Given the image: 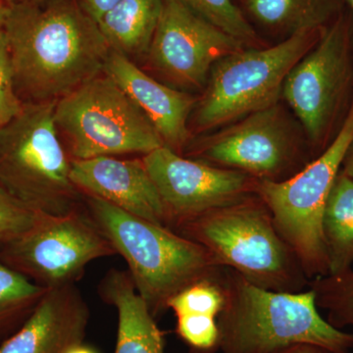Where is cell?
Wrapping results in <instances>:
<instances>
[{"instance_id": "obj_1", "label": "cell", "mask_w": 353, "mask_h": 353, "mask_svg": "<svg viewBox=\"0 0 353 353\" xmlns=\"http://www.w3.org/2000/svg\"><path fill=\"white\" fill-rule=\"evenodd\" d=\"M3 31L23 103L62 99L103 74L111 51L77 0L8 4Z\"/></svg>"}, {"instance_id": "obj_2", "label": "cell", "mask_w": 353, "mask_h": 353, "mask_svg": "<svg viewBox=\"0 0 353 353\" xmlns=\"http://www.w3.org/2000/svg\"><path fill=\"white\" fill-rule=\"evenodd\" d=\"M225 303L217 317L222 353H273L312 343L334 353H352L353 334L334 328L320 315L314 292H275L225 267Z\"/></svg>"}, {"instance_id": "obj_3", "label": "cell", "mask_w": 353, "mask_h": 353, "mask_svg": "<svg viewBox=\"0 0 353 353\" xmlns=\"http://www.w3.org/2000/svg\"><path fill=\"white\" fill-rule=\"evenodd\" d=\"M87 210L102 234L126 260L139 296L153 317L168 309V301L185 288L220 277L223 269L201 245L116 208L85 196Z\"/></svg>"}, {"instance_id": "obj_4", "label": "cell", "mask_w": 353, "mask_h": 353, "mask_svg": "<svg viewBox=\"0 0 353 353\" xmlns=\"http://www.w3.org/2000/svg\"><path fill=\"white\" fill-rule=\"evenodd\" d=\"M170 229L203 246L218 265L253 285L284 292L308 287L299 259L257 194L178 221Z\"/></svg>"}, {"instance_id": "obj_5", "label": "cell", "mask_w": 353, "mask_h": 353, "mask_svg": "<svg viewBox=\"0 0 353 353\" xmlns=\"http://www.w3.org/2000/svg\"><path fill=\"white\" fill-rule=\"evenodd\" d=\"M57 101L26 102L0 127V185L34 212L64 215L83 196L70 179L71 157L55 123Z\"/></svg>"}, {"instance_id": "obj_6", "label": "cell", "mask_w": 353, "mask_h": 353, "mask_svg": "<svg viewBox=\"0 0 353 353\" xmlns=\"http://www.w3.org/2000/svg\"><path fill=\"white\" fill-rule=\"evenodd\" d=\"M352 146L353 101L329 145L301 171L279 182L257 181L255 194L270 210L276 229L308 279L329 274L323 215L334 181Z\"/></svg>"}, {"instance_id": "obj_7", "label": "cell", "mask_w": 353, "mask_h": 353, "mask_svg": "<svg viewBox=\"0 0 353 353\" xmlns=\"http://www.w3.org/2000/svg\"><path fill=\"white\" fill-rule=\"evenodd\" d=\"M323 31L297 32L271 48H245L219 60L197 99L194 127L210 131L277 104L288 74Z\"/></svg>"}, {"instance_id": "obj_8", "label": "cell", "mask_w": 353, "mask_h": 353, "mask_svg": "<svg viewBox=\"0 0 353 353\" xmlns=\"http://www.w3.org/2000/svg\"><path fill=\"white\" fill-rule=\"evenodd\" d=\"M54 118L72 160L143 157L164 146L145 113L104 73L58 99Z\"/></svg>"}, {"instance_id": "obj_9", "label": "cell", "mask_w": 353, "mask_h": 353, "mask_svg": "<svg viewBox=\"0 0 353 353\" xmlns=\"http://www.w3.org/2000/svg\"><path fill=\"white\" fill-rule=\"evenodd\" d=\"M116 254L90 214L39 213L27 232L0 250V261L46 289L75 284L90 262Z\"/></svg>"}, {"instance_id": "obj_10", "label": "cell", "mask_w": 353, "mask_h": 353, "mask_svg": "<svg viewBox=\"0 0 353 353\" xmlns=\"http://www.w3.org/2000/svg\"><path fill=\"white\" fill-rule=\"evenodd\" d=\"M352 46L350 22L339 16L292 67L283 85L282 99L301 121L311 143L323 150L352 90Z\"/></svg>"}, {"instance_id": "obj_11", "label": "cell", "mask_w": 353, "mask_h": 353, "mask_svg": "<svg viewBox=\"0 0 353 353\" xmlns=\"http://www.w3.org/2000/svg\"><path fill=\"white\" fill-rule=\"evenodd\" d=\"M187 157L279 182L301 171V155L279 104L236 121L187 148Z\"/></svg>"}, {"instance_id": "obj_12", "label": "cell", "mask_w": 353, "mask_h": 353, "mask_svg": "<svg viewBox=\"0 0 353 353\" xmlns=\"http://www.w3.org/2000/svg\"><path fill=\"white\" fill-rule=\"evenodd\" d=\"M245 44L194 12L179 0H163V9L148 53V63L167 82L201 88L219 60Z\"/></svg>"}, {"instance_id": "obj_13", "label": "cell", "mask_w": 353, "mask_h": 353, "mask_svg": "<svg viewBox=\"0 0 353 353\" xmlns=\"http://www.w3.org/2000/svg\"><path fill=\"white\" fill-rule=\"evenodd\" d=\"M141 157L163 201L168 228L256 194L257 179L183 157L166 146Z\"/></svg>"}, {"instance_id": "obj_14", "label": "cell", "mask_w": 353, "mask_h": 353, "mask_svg": "<svg viewBox=\"0 0 353 353\" xmlns=\"http://www.w3.org/2000/svg\"><path fill=\"white\" fill-rule=\"evenodd\" d=\"M70 179L83 196L97 197L130 214L168 227L163 201L143 157L72 160Z\"/></svg>"}, {"instance_id": "obj_15", "label": "cell", "mask_w": 353, "mask_h": 353, "mask_svg": "<svg viewBox=\"0 0 353 353\" xmlns=\"http://www.w3.org/2000/svg\"><path fill=\"white\" fill-rule=\"evenodd\" d=\"M103 73L145 113L161 137L164 146L183 155L189 146V119L197 99L158 82L129 57L115 51L109 53Z\"/></svg>"}, {"instance_id": "obj_16", "label": "cell", "mask_w": 353, "mask_h": 353, "mask_svg": "<svg viewBox=\"0 0 353 353\" xmlns=\"http://www.w3.org/2000/svg\"><path fill=\"white\" fill-rule=\"evenodd\" d=\"M90 310L75 284L48 289L0 353H66L83 343Z\"/></svg>"}, {"instance_id": "obj_17", "label": "cell", "mask_w": 353, "mask_h": 353, "mask_svg": "<svg viewBox=\"0 0 353 353\" xmlns=\"http://www.w3.org/2000/svg\"><path fill=\"white\" fill-rule=\"evenodd\" d=\"M99 294L118 312L115 353H165L163 333L129 272L109 271L99 285Z\"/></svg>"}, {"instance_id": "obj_18", "label": "cell", "mask_w": 353, "mask_h": 353, "mask_svg": "<svg viewBox=\"0 0 353 353\" xmlns=\"http://www.w3.org/2000/svg\"><path fill=\"white\" fill-rule=\"evenodd\" d=\"M163 9V0H121L97 24L109 48L132 59L146 54Z\"/></svg>"}, {"instance_id": "obj_19", "label": "cell", "mask_w": 353, "mask_h": 353, "mask_svg": "<svg viewBox=\"0 0 353 353\" xmlns=\"http://www.w3.org/2000/svg\"><path fill=\"white\" fill-rule=\"evenodd\" d=\"M246 7L260 24L290 37L323 31L338 13L340 0H246Z\"/></svg>"}, {"instance_id": "obj_20", "label": "cell", "mask_w": 353, "mask_h": 353, "mask_svg": "<svg viewBox=\"0 0 353 353\" xmlns=\"http://www.w3.org/2000/svg\"><path fill=\"white\" fill-rule=\"evenodd\" d=\"M329 274L353 264V180L340 171L330 192L322 221ZM328 274V275H329Z\"/></svg>"}, {"instance_id": "obj_21", "label": "cell", "mask_w": 353, "mask_h": 353, "mask_svg": "<svg viewBox=\"0 0 353 353\" xmlns=\"http://www.w3.org/2000/svg\"><path fill=\"white\" fill-rule=\"evenodd\" d=\"M46 290L0 261V338L24 324Z\"/></svg>"}, {"instance_id": "obj_22", "label": "cell", "mask_w": 353, "mask_h": 353, "mask_svg": "<svg viewBox=\"0 0 353 353\" xmlns=\"http://www.w3.org/2000/svg\"><path fill=\"white\" fill-rule=\"evenodd\" d=\"M308 289L314 292L317 307L327 311V321L336 329L353 327V270L317 277Z\"/></svg>"}, {"instance_id": "obj_23", "label": "cell", "mask_w": 353, "mask_h": 353, "mask_svg": "<svg viewBox=\"0 0 353 353\" xmlns=\"http://www.w3.org/2000/svg\"><path fill=\"white\" fill-rule=\"evenodd\" d=\"M246 46L259 43V37L233 0H179Z\"/></svg>"}, {"instance_id": "obj_24", "label": "cell", "mask_w": 353, "mask_h": 353, "mask_svg": "<svg viewBox=\"0 0 353 353\" xmlns=\"http://www.w3.org/2000/svg\"><path fill=\"white\" fill-rule=\"evenodd\" d=\"M224 271V269H223ZM220 277L201 281L185 288L168 301L176 317L182 315H208L217 318L225 303L224 288Z\"/></svg>"}, {"instance_id": "obj_25", "label": "cell", "mask_w": 353, "mask_h": 353, "mask_svg": "<svg viewBox=\"0 0 353 353\" xmlns=\"http://www.w3.org/2000/svg\"><path fill=\"white\" fill-rule=\"evenodd\" d=\"M176 333L194 353H214L219 348L217 318L212 316H178Z\"/></svg>"}, {"instance_id": "obj_26", "label": "cell", "mask_w": 353, "mask_h": 353, "mask_svg": "<svg viewBox=\"0 0 353 353\" xmlns=\"http://www.w3.org/2000/svg\"><path fill=\"white\" fill-rule=\"evenodd\" d=\"M38 215L0 185V250L27 232Z\"/></svg>"}, {"instance_id": "obj_27", "label": "cell", "mask_w": 353, "mask_h": 353, "mask_svg": "<svg viewBox=\"0 0 353 353\" xmlns=\"http://www.w3.org/2000/svg\"><path fill=\"white\" fill-rule=\"evenodd\" d=\"M23 101L14 83L12 64L6 32L0 31V127L10 122L22 111Z\"/></svg>"}, {"instance_id": "obj_28", "label": "cell", "mask_w": 353, "mask_h": 353, "mask_svg": "<svg viewBox=\"0 0 353 353\" xmlns=\"http://www.w3.org/2000/svg\"><path fill=\"white\" fill-rule=\"evenodd\" d=\"M77 1L92 19L99 23L108 11L119 3L121 0H77Z\"/></svg>"}, {"instance_id": "obj_29", "label": "cell", "mask_w": 353, "mask_h": 353, "mask_svg": "<svg viewBox=\"0 0 353 353\" xmlns=\"http://www.w3.org/2000/svg\"><path fill=\"white\" fill-rule=\"evenodd\" d=\"M273 353H334L327 348L312 343H296L290 347L281 348Z\"/></svg>"}, {"instance_id": "obj_30", "label": "cell", "mask_w": 353, "mask_h": 353, "mask_svg": "<svg viewBox=\"0 0 353 353\" xmlns=\"http://www.w3.org/2000/svg\"><path fill=\"white\" fill-rule=\"evenodd\" d=\"M8 4L14 3H28L34 4V6H50V4L57 3V2L64 1V0H6Z\"/></svg>"}, {"instance_id": "obj_31", "label": "cell", "mask_w": 353, "mask_h": 353, "mask_svg": "<svg viewBox=\"0 0 353 353\" xmlns=\"http://www.w3.org/2000/svg\"><path fill=\"white\" fill-rule=\"evenodd\" d=\"M341 171L353 180V146L345 158V161L341 166Z\"/></svg>"}, {"instance_id": "obj_32", "label": "cell", "mask_w": 353, "mask_h": 353, "mask_svg": "<svg viewBox=\"0 0 353 353\" xmlns=\"http://www.w3.org/2000/svg\"><path fill=\"white\" fill-rule=\"evenodd\" d=\"M66 353H99L94 350V347H90V345H85V343H80V345H75L72 347Z\"/></svg>"}, {"instance_id": "obj_33", "label": "cell", "mask_w": 353, "mask_h": 353, "mask_svg": "<svg viewBox=\"0 0 353 353\" xmlns=\"http://www.w3.org/2000/svg\"><path fill=\"white\" fill-rule=\"evenodd\" d=\"M7 13H8V3H7L6 0H0V31L3 30Z\"/></svg>"}, {"instance_id": "obj_34", "label": "cell", "mask_w": 353, "mask_h": 353, "mask_svg": "<svg viewBox=\"0 0 353 353\" xmlns=\"http://www.w3.org/2000/svg\"><path fill=\"white\" fill-rule=\"evenodd\" d=\"M348 6L350 7V10H352V16H353V0H347ZM352 43H353V36H352Z\"/></svg>"}]
</instances>
